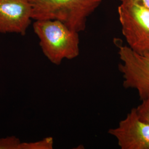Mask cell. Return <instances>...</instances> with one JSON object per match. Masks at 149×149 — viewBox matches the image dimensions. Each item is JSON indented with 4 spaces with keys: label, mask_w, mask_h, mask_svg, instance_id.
I'll use <instances>...</instances> for the list:
<instances>
[{
    "label": "cell",
    "mask_w": 149,
    "mask_h": 149,
    "mask_svg": "<svg viewBox=\"0 0 149 149\" xmlns=\"http://www.w3.org/2000/svg\"><path fill=\"white\" fill-rule=\"evenodd\" d=\"M44 55L53 64L71 60L80 54L79 33L56 19L37 20L33 25Z\"/></svg>",
    "instance_id": "obj_1"
},
{
    "label": "cell",
    "mask_w": 149,
    "mask_h": 149,
    "mask_svg": "<svg viewBox=\"0 0 149 149\" xmlns=\"http://www.w3.org/2000/svg\"><path fill=\"white\" fill-rule=\"evenodd\" d=\"M32 19H56L76 32L84 31L87 18L103 0H29Z\"/></svg>",
    "instance_id": "obj_2"
},
{
    "label": "cell",
    "mask_w": 149,
    "mask_h": 149,
    "mask_svg": "<svg viewBox=\"0 0 149 149\" xmlns=\"http://www.w3.org/2000/svg\"><path fill=\"white\" fill-rule=\"evenodd\" d=\"M123 34L128 47L149 55V10L132 2H121L118 9Z\"/></svg>",
    "instance_id": "obj_3"
},
{
    "label": "cell",
    "mask_w": 149,
    "mask_h": 149,
    "mask_svg": "<svg viewBox=\"0 0 149 149\" xmlns=\"http://www.w3.org/2000/svg\"><path fill=\"white\" fill-rule=\"evenodd\" d=\"M123 86L137 90L141 101L149 95V55L136 53L127 45L118 46Z\"/></svg>",
    "instance_id": "obj_4"
},
{
    "label": "cell",
    "mask_w": 149,
    "mask_h": 149,
    "mask_svg": "<svg viewBox=\"0 0 149 149\" xmlns=\"http://www.w3.org/2000/svg\"><path fill=\"white\" fill-rule=\"evenodd\" d=\"M108 133L117 140L122 149H149V124L140 118L135 108Z\"/></svg>",
    "instance_id": "obj_5"
},
{
    "label": "cell",
    "mask_w": 149,
    "mask_h": 149,
    "mask_svg": "<svg viewBox=\"0 0 149 149\" xmlns=\"http://www.w3.org/2000/svg\"><path fill=\"white\" fill-rule=\"evenodd\" d=\"M29 0H0V33L24 36L32 20Z\"/></svg>",
    "instance_id": "obj_6"
},
{
    "label": "cell",
    "mask_w": 149,
    "mask_h": 149,
    "mask_svg": "<svg viewBox=\"0 0 149 149\" xmlns=\"http://www.w3.org/2000/svg\"><path fill=\"white\" fill-rule=\"evenodd\" d=\"M53 146V138H47L34 143H21L20 149H52Z\"/></svg>",
    "instance_id": "obj_7"
},
{
    "label": "cell",
    "mask_w": 149,
    "mask_h": 149,
    "mask_svg": "<svg viewBox=\"0 0 149 149\" xmlns=\"http://www.w3.org/2000/svg\"><path fill=\"white\" fill-rule=\"evenodd\" d=\"M142 103L135 108L139 117L149 124V95L141 100Z\"/></svg>",
    "instance_id": "obj_8"
},
{
    "label": "cell",
    "mask_w": 149,
    "mask_h": 149,
    "mask_svg": "<svg viewBox=\"0 0 149 149\" xmlns=\"http://www.w3.org/2000/svg\"><path fill=\"white\" fill-rule=\"evenodd\" d=\"M21 144L20 140L14 136L0 139V149H20Z\"/></svg>",
    "instance_id": "obj_9"
},
{
    "label": "cell",
    "mask_w": 149,
    "mask_h": 149,
    "mask_svg": "<svg viewBox=\"0 0 149 149\" xmlns=\"http://www.w3.org/2000/svg\"><path fill=\"white\" fill-rule=\"evenodd\" d=\"M120 2H132L143 6L149 10V0H120Z\"/></svg>",
    "instance_id": "obj_10"
}]
</instances>
